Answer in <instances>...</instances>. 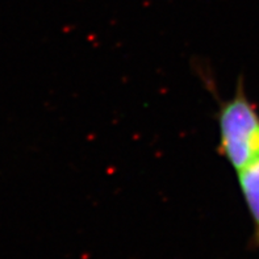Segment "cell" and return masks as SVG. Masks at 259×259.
<instances>
[{"instance_id": "1", "label": "cell", "mask_w": 259, "mask_h": 259, "mask_svg": "<svg viewBox=\"0 0 259 259\" xmlns=\"http://www.w3.org/2000/svg\"><path fill=\"white\" fill-rule=\"evenodd\" d=\"M220 151L236 171L259 157V113L242 85L221 107Z\"/></svg>"}, {"instance_id": "2", "label": "cell", "mask_w": 259, "mask_h": 259, "mask_svg": "<svg viewBox=\"0 0 259 259\" xmlns=\"http://www.w3.org/2000/svg\"><path fill=\"white\" fill-rule=\"evenodd\" d=\"M241 194L253 221V243L259 247V157L237 171Z\"/></svg>"}]
</instances>
